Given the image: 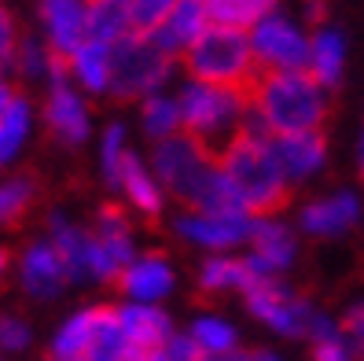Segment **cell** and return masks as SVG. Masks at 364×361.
<instances>
[{
    "mask_svg": "<svg viewBox=\"0 0 364 361\" xmlns=\"http://www.w3.org/2000/svg\"><path fill=\"white\" fill-rule=\"evenodd\" d=\"M250 251L243 254L250 273L258 281L265 277H280V273H287L294 266V254H298V240L294 232L276 221V218H254V232H250Z\"/></svg>",
    "mask_w": 364,
    "mask_h": 361,
    "instance_id": "10",
    "label": "cell"
},
{
    "mask_svg": "<svg viewBox=\"0 0 364 361\" xmlns=\"http://www.w3.org/2000/svg\"><path fill=\"white\" fill-rule=\"evenodd\" d=\"M360 162H364V140H360Z\"/></svg>",
    "mask_w": 364,
    "mask_h": 361,
    "instance_id": "46",
    "label": "cell"
},
{
    "mask_svg": "<svg viewBox=\"0 0 364 361\" xmlns=\"http://www.w3.org/2000/svg\"><path fill=\"white\" fill-rule=\"evenodd\" d=\"M173 232L199 247V251H210V254H228L232 247H247L250 244V232H254V218L235 210V214H196L188 210L173 221Z\"/></svg>",
    "mask_w": 364,
    "mask_h": 361,
    "instance_id": "9",
    "label": "cell"
},
{
    "mask_svg": "<svg viewBox=\"0 0 364 361\" xmlns=\"http://www.w3.org/2000/svg\"><path fill=\"white\" fill-rule=\"evenodd\" d=\"M41 30L48 48L67 63L89 41V4L81 0H45L41 4Z\"/></svg>",
    "mask_w": 364,
    "mask_h": 361,
    "instance_id": "13",
    "label": "cell"
},
{
    "mask_svg": "<svg viewBox=\"0 0 364 361\" xmlns=\"http://www.w3.org/2000/svg\"><path fill=\"white\" fill-rule=\"evenodd\" d=\"M48 240L59 251L70 284L96 281V240H92V229H81L67 214H59V210H55V214L48 218Z\"/></svg>",
    "mask_w": 364,
    "mask_h": 361,
    "instance_id": "12",
    "label": "cell"
},
{
    "mask_svg": "<svg viewBox=\"0 0 364 361\" xmlns=\"http://www.w3.org/2000/svg\"><path fill=\"white\" fill-rule=\"evenodd\" d=\"M30 130H33V111H30V103L18 96L8 108V115L0 118V169L18 159V152H23L26 140H30Z\"/></svg>",
    "mask_w": 364,
    "mask_h": 361,
    "instance_id": "32",
    "label": "cell"
},
{
    "mask_svg": "<svg viewBox=\"0 0 364 361\" xmlns=\"http://www.w3.org/2000/svg\"><path fill=\"white\" fill-rule=\"evenodd\" d=\"M177 103H181L184 133L213 155L243 130L250 115L247 89H221V85H203V81H184Z\"/></svg>",
    "mask_w": 364,
    "mask_h": 361,
    "instance_id": "3",
    "label": "cell"
},
{
    "mask_svg": "<svg viewBox=\"0 0 364 361\" xmlns=\"http://www.w3.org/2000/svg\"><path fill=\"white\" fill-rule=\"evenodd\" d=\"M15 48H18V26L8 8H0V70L11 67L15 59Z\"/></svg>",
    "mask_w": 364,
    "mask_h": 361,
    "instance_id": "39",
    "label": "cell"
},
{
    "mask_svg": "<svg viewBox=\"0 0 364 361\" xmlns=\"http://www.w3.org/2000/svg\"><path fill=\"white\" fill-rule=\"evenodd\" d=\"M247 310L258 317L262 325H269L276 335H287V339H298V335H309L313 332V321L316 313L306 299H298V295L280 281V277H265V281H254L247 291Z\"/></svg>",
    "mask_w": 364,
    "mask_h": 361,
    "instance_id": "8",
    "label": "cell"
},
{
    "mask_svg": "<svg viewBox=\"0 0 364 361\" xmlns=\"http://www.w3.org/2000/svg\"><path fill=\"white\" fill-rule=\"evenodd\" d=\"M125 37H133L129 0H96V4H89V41H100V45L114 48Z\"/></svg>",
    "mask_w": 364,
    "mask_h": 361,
    "instance_id": "28",
    "label": "cell"
},
{
    "mask_svg": "<svg viewBox=\"0 0 364 361\" xmlns=\"http://www.w3.org/2000/svg\"><path fill=\"white\" fill-rule=\"evenodd\" d=\"M125 159H129V133H125L122 122H111L100 137V174L111 188H118V181H122Z\"/></svg>",
    "mask_w": 364,
    "mask_h": 361,
    "instance_id": "33",
    "label": "cell"
},
{
    "mask_svg": "<svg viewBox=\"0 0 364 361\" xmlns=\"http://www.w3.org/2000/svg\"><path fill=\"white\" fill-rule=\"evenodd\" d=\"M206 361H250L247 350H232V354H221V357H206Z\"/></svg>",
    "mask_w": 364,
    "mask_h": 361,
    "instance_id": "42",
    "label": "cell"
},
{
    "mask_svg": "<svg viewBox=\"0 0 364 361\" xmlns=\"http://www.w3.org/2000/svg\"><path fill=\"white\" fill-rule=\"evenodd\" d=\"M92 240L100 244V251L111 258V266L118 273H125V266L136 258V240H133L129 218H125L118 206H100L96 225H92Z\"/></svg>",
    "mask_w": 364,
    "mask_h": 361,
    "instance_id": "22",
    "label": "cell"
},
{
    "mask_svg": "<svg viewBox=\"0 0 364 361\" xmlns=\"http://www.w3.org/2000/svg\"><path fill=\"white\" fill-rule=\"evenodd\" d=\"M8 262H11V258H8V247H0V277L8 273Z\"/></svg>",
    "mask_w": 364,
    "mask_h": 361,
    "instance_id": "45",
    "label": "cell"
},
{
    "mask_svg": "<svg viewBox=\"0 0 364 361\" xmlns=\"http://www.w3.org/2000/svg\"><path fill=\"white\" fill-rule=\"evenodd\" d=\"M159 354H162V361H206V354L196 347V339H191L188 332H173L169 343Z\"/></svg>",
    "mask_w": 364,
    "mask_h": 361,
    "instance_id": "38",
    "label": "cell"
},
{
    "mask_svg": "<svg viewBox=\"0 0 364 361\" xmlns=\"http://www.w3.org/2000/svg\"><path fill=\"white\" fill-rule=\"evenodd\" d=\"M173 63L166 52H159L147 37H125L114 45V81L111 93L122 100H147L155 93H166V81L173 74Z\"/></svg>",
    "mask_w": 364,
    "mask_h": 361,
    "instance_id": "6",
    "label": "cell"
},
{
    "mask_svg": "<svg viewBox=\"0 0 364 361\" xmlns=\"http://www.w3.org/2000/svg\"><path fill=\"white\" fill-rule=\"evenodd\" d=\"M254 281V273L247 266V258H235V254H210L199 266V288L203 291H247Z\"/></svg>",
    "mask_w": 364,
    "mask_h": 361,
    "instance_id": "27",
    "label": "cell"
},
{
    "mask_svg": "<svg viewBox=\"0 0 364 361\" xmlns=\"http://www.w3.org/2000/svg\"><path fill=\"white\" fill-rule=\"evenodd\" d=\"M181 59H184L188 81L221 85V89H247L250 93V85L262 78L258 63H254V52H250V33L213 26V23L203 30V37Z\"/></svg>",
    "mask_w": 364,
    "mask_h": 361,
    "instance_id": "4",
    "label": "cell"
},
{
    "mask_svg": "<svg viewBox=\"0 0 364 361\" xmlns=\"http://www.w3.org/2000/svg\"><path fill=\"white\" fill-rule=\"evenodd\" d=\"M272 144V155H276V166L287 184H298L313 177L320 166L328 159V140L324 133H294V137H269Z\"/></svg>",
    "mask_w": 364,
    "mask_h": 361,
    "instance_id": "17",
    "label": "cell"
},
{
    "mask_svg": "<svg viewBox=\"0 0 364 361\" xmlns=\"http://www.w3.org/2000/svg\"><path fill=\"white\" fill-rule=\"evenodd\" d=\"M346 335L353 339V347H357V354H364V306L350 313V321H346Z\"/></svg>",
    "mask_w": 364,
    "mask_h": 361,
    "instance_id": "40",
    "label": "cell"
},
{
    "mask_svg": "<svg viewBox=\"0 0 364 361\" xmlns=\"http://www.w3.org/2000/svg\"><path fill=\"white\" fill-rule=\"evenodd\" d=\"M18 284H23V291L30 299H55V295H63V288L70 284L59 251L52 247L48 236L33 240L23 251V258H18Z\"/></svg>",
    "mask_w": 364,
    "mask_h": 361,
    "instance_id": "14",
    "label": "cell"
},
{
    "mask_svg": "<svg viewBox=\"0 0 364 361\" xmlns=\"http://www.w3.org/2000/svg\"><path fill=\"white\" fill-rule=\"evenodd\" d=\"M210 26V19H206V8H203V0H173L162 19V26L147 37L159 52H166L169 59H181L196 41L203 37V30Z\"/></svg>",
    "mask_w": 364,
    "mask_h": 361,
    "instance_id": "16",
    "label": "cell"
},
{
    "mask_svg": "<svg viewBox=\"0 0 364 361\" xmlns=\"http://www.w3.org/2000/svg\"><path fill=\"white\" fill-rule=\"evenodd\" d=\"M250 361H284V357H280V354H272V350H254Z\"/></svg>",
    "mask_w": 364,
    "mask_h": 361,
    "instance_id": "43",
    "label": "cell"
},
{
    "mask_svg": "<svg viewBox=\"0 0 364 361\" xmlns=\"http://www.w3.org/2000/svg\"><path fill=\"white\" fill-rule=\"evenodd\" d=\"M218 166H221L225 181L232 184L235 199H240V206L250 218H272L276 210L287 203L291 184L284 181L280 166H276L272 144H269L265 133L243 125V130L218 152Z\"/></svg>",
    "mask_w": 364,
    "mask_h": 361,
    "instance_id": "2",
    "label": "cell"
},
{
    "mask_svg": "<svg viewBox=\"0 0 364 361\" xmlns=\"http://www.w3.org/2000/svg\"><path fill=\"white\" fill-rule=\"evenodd\" d=\"M133 347L125 339L122 325H118V310L114 306H96V325L89 335V347H85L81 361H129Z\"/></svg>",
    "mask_w": 364,
    "mask_h": 361,
    "instance_id": "24",
    "label": "cell"
},
{
    "mask_svg": "<svg viewBox=\"0 0 364 361\" xmlns=\"http://www.w3.org/2000/svg\"><path fill=\"white\" fill-rule=\"evenodd\" d=\"M360 218V199L353 192H331L324 199H313L302 210V229L309 236H338L353 229Z\"/></svg>",
    "mask_w": 364,
    "mask_h": 361,
    "instance_id": "20",
    "label": "cell"
},
{
    "mask_svg": "<svg viewBox=\"0 0 364 361\" xmlns=\"http://www.w3.org/2000/svg\"><path fill=\"white\" fill-rule=\"evenodd\" d=\"M33 343V328L15 313H0V350L8 354H18Z\"/></svg>",
    "mask_w": 364,
    "mask_h": 361,
    "instance_id": "36",
    "label": "cell"
},
{
    "mask_svg": "<svg viewBox=\"0 0 364 361\" xmlns=\"http://www.w3.org/2000/svg\"><path fill=\"white\" fill-rule=\"evenodd\" d=\"M18 100V93L11 89V81H8V70H0V118L8 115V108Z\"/></svg>",
    "mask_w": 364,
    "mask_h": 361,
    "instance_id": "41",
    "label": "cell"
},
{
    "mask_svg": "<svg viewBox=\"0 0 364 361\" xmlns=\"http://www.w3.org/2000/svg\"><path fill=\"white\" fill-rule=\"evenodd\" d=\"M188 335L196 339V347L206 357H221V354L240 350V332H235L232 321H225V317H218V313H199L196 321H191Z\"/></svg>",
    "mask_w": 364,
    "mask_h": 361,
    "instance_id": "31",
    "label": "cell"
},
{
    "mask_svg": "<svg viewBox=\"0 0 364 361\" xmlns=\"http://www.w3.org/2000/svg\"><path fill=\"white\" fill-rule=\"evenodd\" d=\"M45 122L55 140L63 144H85L92 137V118L89 108H85L81 93L70 85V78L63 74L48 85V96H45Z\"/></svg>",
    "mask_w": 364,
    "mask_h": 361,
    "instance_id": "11",
    "label": "cell"
},
{
    "mask_svg": "<svg viewBox=\"0 0 364 361\" xmlns=\"http://www.w3.org/2000/svg\"><path fill=\"white\" fill-rule=\"evenodd\" d=\"M140 130L151 144H162V140H173L184 133V122H181V103L177 96L169 93H155L140 103Z\"/></svg>",
    "mask_w": 364,
    "mask_h": 361,
    "instance_id": "26",
    "label": "cell"
},
{
    "mask_svg": "<svg viewBox=\"0 0 364 361\" xmlns=\"http://www.w3.org/2000/svg\"><path fill=\"white\" fill-rule=\"evenodd\" d=\"M151 174L162 184V192H173L191 210V203L199 199V192L210 184V177L218 174V155L206 152L188 133H181L173 140H162L151 147Z\"/></svg>",
    "mask_w": 364,
    "mask_h": 361,
    "instance_id": "5",
    "label": "cell"
},
{
    "mask_svg": "<svg viewBox=\"0 0 364 361\" xmlns=\"http://www.w3.org/2000/svg\"><path fill=\"white\" fill-rule=\"evenodd\" d=\"M203 8L213 26H228V30H243V33H250L269 11H276L265 0H203Z\"/></svg>",
    "mask_w": 364,
    "mask_h": 361,
    "instance_id": "29",
    "label": "cell"
},
{
    "mask_svg": "<svg viewBox=\"0 0 364 361\" xmlns=\"http://www.w3.org/2000/svg\"><path fill=\"white\" fill-rule=\"evenodd\" d=\"M33 203V181L30 177H4L0 181V229L26 214Z\"/></svg>",
    "mask_w": 364,
    "mask_h": 361,
    "instance_id": "34",
    "label": "cell"
},
{
    "mask_svg": "<svg viewBox=\"0 0 364 361\" xmlns=\"http://www.w3.org/2000/svg\"><path fill=\"white\" fill-rule=\"evenodd\" d=\"M0 361H4V357H0Z\"/></svg>",
    "mask_w": 364,
    "mask_h": 361,
    "instance_id": "47",
    "label": "cell"
},
{
    "mask_svg": "<svg viewBox=\"0 0 364 361\" xmlns=\"http://www.w3.org/2000/svg\"><path fill=\"white\" fill-rule=\"evenodd\" d=\"M67 78L77 93H92L103 96L111 93L114 81V48L100 45V41H85V45L67 59Z\"/></svg>",
    "mask_w": 364,
    "mask_h": 361,
    "instance_id": "19",
    "label": "cell"
},
{
    "mask_svg": "<svg viewBox=\"0 0 364 361\" xmlns=\"http://www.w3.org/2000/svg\"><path fill=\"white\" fill-rule=\"evenodd\" d=\"M250 52L262 74H298L309 63V33L284 11H269L250 30Z\"/></svg>",
    "mask_w": 364,
    "mask_h": 361,
    "instance_id": "7",
    "label": "cell"
},
{
    "mask_svg": "<svg viewBox=\"0 0 364 361\" xmlns=\"http://www.w3.org/2000/svg\"><path fill=\"white\" fill-rule=\"evenodd\" d=\"M313 361H357V347L346 332H338L331 339L313 343Z\"/></svg>",
    "mask_w": 364,
    "mask_h": 361,
    "instance_id": "37",
    "label": "cell"
},
{
    "mask_svg": "<svg viewBox=\"0 0 364 361\" xmlns=\"http://www.w3.org/2000/svg\"><path fill=\"white\" fill-rule=\"evenodd\" d=\"M129 361H162V354L155 350V354H144V350H133L129 354Z\"/></svg>",
    "mask_w": 364,
    "mask_h": 361,
    "instance_id": "44",
    "label": "cell"
},
{
    "mask_svg": "<svg viewBox=\"0 0 364 361\" xmlns=\"http://www.w3.org/2000/svg\"><path fill=\"white\" fill-rule=\"evenodd\" d=\"M342 67H346V37L335 26H316L309 33V63L306 74L320 85V89H335Z\"/></svg>",
    "mask_w": 364,
    "mask_h": 361,
    "instance_id": "21",
    "label": "cell"
},
{
    "mask_svg": "<svg viewBox=\"0 0 364 361\" xmlns=\"http://www.w3.org/2000/svg\"><path fill=\"white\" fill-rule=\"evenodd\" d=\"M169 4H173V0H129V30H133V37H151L162 26Z\"/></svg>",
    "mask_w": 364,
    "mask_h": 361,
    "instance_id": "35",
    "label": "cell"
},
{
    "mask_svg": "<svg viewBox=\"0 0 364 361\" xmlns=\"http://www.w3.org/2000/svg\"><path fill=\"white\" fill-rule=\"evenodd\" d=\"M118 310V325L129 339L133 350H144V354H155L169 343L173 335V317H169L162 306H140V303H125V306H114Z\"/></svg>",
    "mask_w": 364,
    "mask_h": 361,
    "instance_id": "18",
    "label": "cell"
},
{
    "mask_svg": "<svg viewBox=\"0 0 364 361\" xmlns=\"http://www.w3.org/2000/svg\"><path fill=\"white\" fill-rule=\"evenodd\" d=\"M11 67L23 74L26 81H55L67 74V63H63L52 48H48V41L45 37H18V48H15V59H11Z\"/></svg>",
    "mask_w": 364,
    "mask_h": 361,
    "instance_id": "25",
    "label": "cell"
},
{
    "mask_svg": "<svg viewBox=\"0 0 364 361\" xmlns=\"http://www.w3.org/2000/svg\"><path fill=\"white\" fill-rule=\"evenodd\" d=\"M122 291L129 303H140V306H159L162 299L173 295V284H177V273L169 266L162 254H136V258L125 266V273L118 277Z\"/></svg>",
    "mask_w": 364,
    "mask_h": 361,
    "instance_id": "15",
    "label": "cell"
},
{
    "mask_svg": "<svg viewBox=\"0 0 364 361\" xmlns=\"http://www.w3.org/2000/svg\"><path fill=\"white\" fill-rule=\"evenodd\" d=\"M92 325H96V306H85V310H74L70 317H63V325L55 328V339H52L55 361H81Z\"/></svg>",
    "mask_w": 364,
    "mask_h": 361,
    "instance_id": "30",
    "label": "cell"
},
{
    "mask_svg": "<svg viewBox=\"0 0 364 361\" xmlns=\"http://www.w3.org/2000/svg\"><path fill=\"white\" fill-rule=\"evenodd\" d=\"M328 118V89L306 74H262L250 85V115L247 130L265 137H294L320 133Z\"/></svg>",
    "mask_w": 364,
    "mask_h": 361,
    "instance_id": "1",
    "label": "cell"
},
{
    "mask_svg": "<svg viewBox=\"0 0 364 361\" xmlns=\"http://www.w3.org/2000/svg\"><path fill=\"white\" fill-rule=\"evenodd\" d=\"M118 192L129 199L140 214H162V206H166V192H162V184L155 181L151 174V166H147L136 152H129V159H125L122 166V181H118Z\"/></svg>",
    "mask_w": 364,
    "mask_h": 361,
    "instance_id": "23",
    "label": "cell"
}]
</instances>
